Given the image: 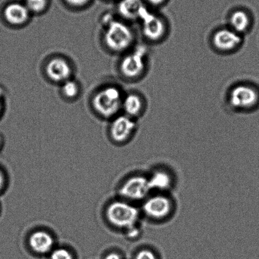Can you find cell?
Wrapping results in <instances>:
<instances>
[{
  "label": "cell",
  "instance_id": "6da1fadb",
  "mask_svg": "<svg viewBox=\"0 0 259 259\" xmlns=\"http://www.w3.org/2000/svg\"><path fill=\"white\" fill-rule=\"evenodd\" d=\"M102 25L103 42L108 50L116 54H125L134 48L136 34L131 25L114 18Z\"/></svg>",
  "mask_w": 259,
  "mask_h": 259
},
{
  "label": "cell",
  "instance_id": "7a4b0ae2",
  "mask_svg": "<svg viewBox=\"0 0 259 259\" xmlns=\"http://www.w3.org/2000/svg\"><path fill=\"white\" fill-rule=\"evenodd\" d=\"M124 96L125 94L117 86H103L94 93L91 105L98 116L111 120L121 114Z\"/></svg>",
  "mask_w": 259,
  "mask_h": 259
},
{
  "label": "cell",
  "instance_id": "3957f363",
  "mask_svg": "<svg viewBox=\"0 0 259 259\" xmlns=\"http://www.w3.org/2000/svg\"><path fill=\"white\" fill-rule=\"evenodd\" d=\"M106 218L112 227L123 231L138 225L141 210L131 202L116 200L108 205Z\"/></svg>",
  "mask_w": 259,
  "mask_h": 259
},
{
  "label": "cell",
  "instance_id": "277c9868",
  "mask_svg": "<svg viewBox=\"0 0 259 259\" xmlns=\"http://www.w3.org/2000/svg\"><path fill=\"white\" fill-rule=\"evenodd\" d=\"M147 48L142 45L136 46L125 53L119 65L122 77L129 81L142 78L147 69Z\"/></svg>",
  "mask_w": 259,
  "mask_h": 259
},
{
  "label": "cell",
  "instance_id": "5b68a950",
  "mask_svg": "<svg viewBox=\"0 0 259 259\" xmlns=\"http://www.w3.org/2000/svg\"><path fill=\"white\" fill-rule=\"evenodd\" d=\"M175 209L172 198L166 193L150 194L142 202L141 213L149 219L162 221L171 216Z\"/></svg>",
  "mask_w": 259,
  "mask_h": 259
},
{
  "label": "cell",
  "instance_id": "8992f818",
  "mask_svg": "<svg viewBox=\"0 0 259 259\" xmlns=\"http://www.w3.org/2000/svg\"><path fill=\"white\" fill-rule=\"evenodd\" d=\"M148 177L134 175L122 182L118 190L121 199L129 202H142L151 194Z\"/></svg>",
  "mask_w": 259,
  "mask_h": 259
},
{
  "label": "cell",
  "instance_id": "52a82bcc",
  "mask_svg": "<svg viewBox=\"0 0 259 259\" xmlns=\"http://www.w3.org/2000/svg\"><path fill=\"white\" fill-rule=\"evenodd\" d=\"M141 30L144 37L151 43H159L163 40L167 34V24L161 17L147 10L142 15Z\"/></svg>",
  "mask_w": 259,
  "mask_h": 259
},
{
  "label": "cell",
  "instance_id": "ba28073f",
  "mask_svg": "<svg viewBox=\"0 0 259 259\" xmlns=\"http://www.w3.org/2000/svg\"><path fill=\"white\" fill-rule=\"evenodd\" d=\"M257 91L252 86L238 84L231 89L228 95V102L231 106L238 110H248L258 102Z\"/></svg>",
  "mask_w": 259,
  "mask_h": 259
},
{
  "label": "cell",
  "instance_id": "9c48e42d",
  "mask_svg": "<svg viewBox=\"0 0 259 259\" xmlns=\"http://www.w3.org/2000/svg\"><path fill=\"white\" fill-rule=\"evenodd\" d=\"M110 126V135L116 143H126L136 133L137 128L136 119L124 114H119L111 119Z\"/></svg>",
  "mask_w": 259,
  "mask_h": 259
},
{
  "label": "cell",
  "instance_id": "30bf717a",
  "mask_svg": "<svg viewBox=\"0 0 259 259\" xmlns=\"http://www.w3.org/2000/svg\"><path fill=\"white\" fill-rule=\"evenodd\" d=\"M45 71L48 80L60 85L73 78L72 65L69 61L60 56L50 58L45 65Z\"/></svg>",
  "mask_w": 259,
  "mask_h": 259
},
{
  "label": "cell",
  "instance_id": "8fae6325",
  "mask_svg": "<svg viewBox=\"0 0 259 259\" xmlns=\"http://www.w3.org/2000/svg\"><path fill=\"white\" fill-rule=\"evenodd\" d=\"M243 43V35L229 27L215 30L212 37L213 47L218 52L230 53L238 49Z\"/></svg>",
  "mask_w": 259,
  "mask_h": 259
},
{
  "label": "cell",
  "instance_id": "7c38bea8",
  "mask_svg": "<svg viewBox=\"0 0 259 259\" xmlns=\"http://www.w3.org/2000/svg\"><path fill=\"white\" fill-rule=\"evenodd\" d=\"M4 14L5 20L15 27H22L27 24L31 15L24 4L17 2L8 5Z\"/></svg>",
  "mask_w": 259,
  "mask_h": 259
},
{
  "label": "cell",
  "instance_id": "4fadbf2b",
  "mask_svg": "<svg viewBox=\"0 0 259 259\" xmlns=\"http://www.w3.org/2000/svg\"><path fill=\"white\" fill-rule=\"evenodd\" d=\"M29 245L33 252L37 254L51 253L55 245V239L49 232L37 230L29 236Z\"/></svg>",
  "mask_w": 259,
  "mask_h": 259
},
{
  "label": "cell",
  "instance_id": "5bb4252c",
  "mask_svg": "<svg viewBox=\"0 0 259 259\" xmlns=\"http://www.w3.org/2000/svg\"><path fill=\"white\" fill-rule=\"evenodd\" d=\"M148 177L151 191L156 193H167L174 185V177L171 172L164 169H155Z\"/></svg>",
  "mask_w": 259,
  "mask_h": 259
},
{
  "label": "cell",
  "instance_id": "9a60e30c",
  "mask_svg": "<svg viewBox=\"0 0 259 259\" xmlns=\"http://www.w3.org/2000/svg\"><path fill=\"white\" fill-rule=\"evenodd\" d=\"M146 109V101L141 95L131 92L124 96L121 112L134 119L141 117Z\"/></svg>",
  "mask_w": 259,
  "mask_h": 259
},
{
  "label": "cell",
  "instance_id": "2e32d148",
  "mask_svg": "<svg viewBox=\"0 0 259 259\" xmlns=\"http://www.w3.org/2000/svg\"><path fill=\"white\" fill-rule=\"evenodd\" d=\"M118 10L123 19L128 21L140 20L147 10L142 0H121Z\"/></svg>",
  "mask_w": 259,
  "mask_h": 259
},
{
  "label": "cell",
  "instance_id": "e0dca14e",
  "mask_svg": "<svg viewBox=\"0 0 259 259\" xmlns=\"http://www.w3.org/2000/svg\"><path fill=\"white\" fill-rule=\"evenodd\" d=\"M250 22L249 15L243 10L233 11L228 20L229 27L242 35L249 29Z\"/></svg>",
  "mask_w": 259,
  "mask_h": 259
},
{
  "label": "cell",
  "instance_id": "ac0fdd59",
  "mask_svg": "<svg viewBox=\"0 0 259 259\" xmlns=\"http://www.w3.org/2000/svg\"><path fill=\"white\" fill-rule=\"evenodd\" d=\"M60 91L63 97L68 100H75L80 93V86L77 81L73 78L61 84Z\"/></svg>",
  "mask_w": 259,
  "mask_h": 259
},
{
  "label": "cell",
  "instance_id": "d6986e66",
  "mask_svg": "<svg viewBox=\"0 0 259 259\" xmlns=\"http://www.w3.org/2000/svg\"><path fill=\"white\" fill-rule=\"evenodd\" d=\"M25 6L30 14H40L48 9V0H25Z\"/></svg>",
  "mask_w": 259,
  "mask_h": 259
},
{
  "label": "cell",
  "instance_id": "ffe728a7",
  "mask_svg": "<svg viewBox=\"0 0 259 259\" xmlns=\"http://www.w3.org/2000/svg\"><path fill=\"white\" fill-rule=\"evenodd\" d=\"M50 259H73V256L65 248H57L51 252Z\"/></svg>",
  "mask_w": 259,
  "mask_h": 259
},
{
  "label": "cell",
  "instance_id": "44dd1931",
  "mask_svg": "<svg viewBox=\"0 0 259 259\" xmlns=\"http://www.w3.org/2000/svg\"><path fill=\"white\" fill-rule=\"evenodd\" d=\"M135 259H158L156 253L150 248H145L137 252Z\"/></svg>",
  "mask_w": 259,
  "mask_h": 259
},
{
  "label": "cell",
  "instance_id": "7402d4cb",
  "mask_svg": "<svg viewBox=\"0 0 259 259\" xmlns=\"http://www.w3.org/2000/svg\"><path fill=\"white\" fill-rule=\"evenodd\" d=\"M124 232H125L126 237L132 240L138 239L142 234L141 228L139 227L138 225L129 228Z\"/></svg>",
  "mask_w": 259,
  "mask_h": 259
},
{
  "label": "cell",
  "instance_id": "603a6c76",
  "mask_svg": "<svg viewBox=\"0 0 259 259\" xmlns=\"http://www.w3.org/2000/svg\"><path fill=\"white\" fill-rule=\"evenodd\" d=\"M91 0H65L67 4L73 7H82L87 5Z\"/></svg>",
  "mask_w": 259,
  "mask_h": 259
},
{
  "label": "cell",
  "instance_id": "cb8c5ba5",
  "mask_svg": "<svg viewBox=\"0 0 259 259\" xmlns=\"http://www.w3.org/2000/svg\"><path fill=\"white\" fill-rule=\"evenodd\" d=\"M149 5L153 7L161 6L166 3L167 0H146Z\"/></svg>",
  "mask_w": 259,
  "mask_h": 259
},
{
  "label": "cell",
  "instance_id": "d4e9b609",
  "mask_svg": "<svg viewBox=\"0 0 259 259\" xmlns=\"http://www.w3.org/2000/svg\"><path fill=\"white\" fill-rule=\"evenodd\" d=\"M105 259H121V257L118 253L111 252L106 255Z\"/></svg>",
  "mask_w": 259,
  "mask_h": 259
},
{
  "label": "cell",
  "instance_id": "484cf974",
  "mask_svg": "<svg viewBox=\"0 0 259 259\" xmlns=\"http://www.w3.org/2000/svg\"><path fill=\"white\" fill-rule=\"evenodd\" d=\"M5 184V177L2 172L0 171V192L2 191Z\"/></svg>",
  "mask_w": 259,
  "mask_h": 259
},
{
  "label": "cell",
  "instance_id": "4316f807",
  "mask_svg": "<svg viewBox=\"0 0 259 259\" xmlns=\"http://www.w3.org/2000/svg\"><path fill=\"white\" fill-rule=\"evenodd\" d=\"M2 91L0 90V114H1V112L2 110Z\"/></svg>",
  "mask_w": 259,
  "mask_h": 259
},
{
  "label": "cell",
  "instance_id": "83f0119b",
  "mask_svg": "<svg viewBox=\"0 0 259 259\" xmlns=\"http://www.w3.org/2000/svg\"><path fill=\"white\" fill-rule=\"evenodd\" d=\"M2 143V140L1 137H0V147H1Z\"/></svg>",
  "mask_w": 259,
  "mask_h": 259
}]
</instances>
